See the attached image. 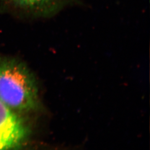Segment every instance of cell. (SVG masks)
I'll return each instance as SVG.
<instances>
[{
  "mask_svg": "<svg viewBox=\"0 0 150 150\" xmlns=\"http://www.w3.org/2000/svg\"><path fill=\"white\" fill-rule=\"evenodd\" d=\"M0 101L16 112L39 106L36 81L21 61L0 56Z\"/></svg>",
  "mask_w": 150,
  "mask_h": 150,
  "instance_id": "1",
  "label": "cell"
},
{
  "mask_svg": "<svg viewBox=\"0 0 150 150\" xmlns=\"http://www.w3.org/2000/svg\"><path fill=\"white\" fill-rule=\"evenodd\" d=\"M29 134L21 116L0 101V150H22Z\"/></svg>",
  "mask_w": 150,
  "mask_h": 150,
  "instance_id": "2",
  "label": "cell"
},
{
  "mask_svg": "<svg viewBox=\"0 0 150 150\" xmlns=\"http://www.w3.org/2000/svg\"><path fill=\"white\" fill-rule=\"evenodd\" d=\"M6 4L36 16H49L64 5L67 0H1Z\"/></svg>",
  "mask_w": 150,
  "mask_h": 150,
  "instance_id": "3",
  "label": "cell"
}]
</instances>
